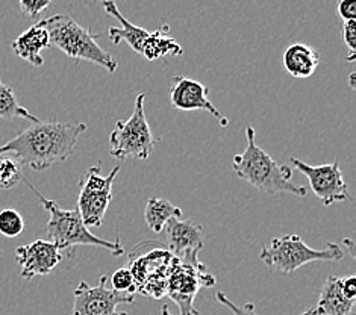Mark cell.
<instances>
[{
    "label": "cell",
    "instance_id": "cell-26",
    "mask_svg": "<svg viewBox=\"0 0 356 315\" xmlns=\"http://www.w3.org/2000/svg\"><path fill=\"white\" fill-rule=\"evenodd\" d=\"M19 2L24 14L29 15L31 19H37V17L52 3V0H19Z\"/></svg>",
    "mask_w": 356,
    "mask_h": 315
},
{
    "label": "cell",
    "instance_id": "cell-23",
    "mask_svg": "<svg viewBox=\"0 0 356 315\" xmlns=\"http://www.w3.org/2000/svg\"><path fill=\"white\" fill-rule=\"evenodd\" d=\"M113 289L122 294H135L137 293V282L129 267H122L115 270L111 276Z\"/></svg>",
    "mask_w": 356,
    "mask_h": 315
},
{
    "label": "cell",
    "instance_id": "cell-2",
    "mask_svg": "<svg viewBox=\"0 0 356 315\" xmlns=\"http://www.w3.org/2000/svg\"><path fill=\"white\" fill-rule=\"evenodd\" d=\"M232 170L241 181L266 194L290 193L307 197L308 188L293 184V170L277 164L266 150L257 144L255 129L245 127V149L232 159Z\"/></svg>",
    "mask_w": 356,
    "mask_h": 315
},
{
    "label": "cell",
    "instance_id": "cell-22",
    "mask_svg": "<svg viewBox=\"0 0 356 315\" xmlns=\"http://www.w3.org/2000/svg\"><path fill=\"white\" fill-rule=\"evenodd\" d=\"M24 231V218L19 211L6 208L0 211V234L6 238H15Z\"/></svg>",
    "mask_w": 356,
    "mask_h": 315
},
{
    "label": "cell",
    "instance_id": "cell-10",
    "mask_svg": "<svg viewBox=\"0 0 356 315\" xmlns=\"http://www.w3.org/2000/svg\"><path fill=\"white\" fill-rule=\"evenodd\" d=\"M108 277L100 276L96 286H90L87 282H81L74 289L73 315H128L117 311L118 305L135 302L132 294H122L109 289Z\"/></svg>",
    "mask_w": 356,
    "mask_h": 315
},
{
    "label": "cell",
    "instance_id": "cell-7",
    "mask_svg": "<svg viewBox=\"0 0 356 315\" xmlns=\"http://www.w3.org/2000/svg\"><path fill=\"white\" fill-rule=\"evenodd\" d=\"M120 170L122 167L117 165L108 176H104L100 173V165H92L81 179L76 209L88 229L104 225L105 214L113 200V185Z\"/></svg>",
    "mask_w": 356,
    "mask_h": 315
},
{
    "label": "cell",
    "instance_id": "cell-9",
    "mask_svg": "<svg viewBox=\"0 0 356 315\" xmlns=\"http://www.w3.org/2000/svg\"><path fill=\"white\" fill-rule=\"evenodd\" d=\"M290 163L308 179L312 193L323 203V207H330L334 203L350 199L338 158L332 164L323 165H308L294 156L290 158Z\"/></svg>",
    "mask_w": 356,
    "mask_h": 315
},
{
    "label": "cell",
    "instance_id": "cell-21",
    "mask_svg": "<svg viewBox=\"0 0 356 315\" xmlns=\"http://www.w3.org/2000/svg\"><path fill=\"white\" fill-rule=\"evenodd\" d=\"M23 181L22 164L11 158L0 156V190H11Z\"/></svg>",
    "mask_w": 356,
    "mask_h": 315
},
{
    "label": "cell",
    "instance_id": "cell-20",
    "mask_svg": "<svg viewBox=\"0 0 356 315\" xmlns=\"http://www.w3.org/2000/svg\"><path fill=\"white\" fill-rule=\"evenodd\" d=\"M0 118L3 120H13V118H24L31 123L38 122L40 118L31 114L29 111L19 104V100L15 97L14 90L2 82L0 78Z\"/></svg>",
    "mask_w": 356,
    "mask_h": 315
},
{
    "label": "cell",
    "instance_id": "cell-29",
    "mask_svg": "<svg viewBox=\"0 0 356 315\" xmlns=\"http://www.w3.org/2000/svg\"><path fill=\"white\" fill-rule=\"evenodd\" d=\"M355 76H356V73L355 72H350V74H349V85H350V88L352 90H355Z\"/></svg>",
    "mask_w": 356,
    "mask_h": 315
},
{
    "label": "cell",
    "instance_id": "cell-31",
    "mask_svg": "<svg viewBox=\"0 0 356 315\" xmlns=\"http://www.w3.org/2000/svg\"><path fill=\"white\" fill-rule=\"evenodd\" d=\"M83 2H86L87 5H92V3H96V2H99V0H83ZM100 2H102V3H104V2H106V0H100Z\"/></svg>",
    "mask_w": 356,
    "mask_h": 315
},
{
    "label": "cell",
    "instance_id": "cell-13",
    "mask_svg": "<svg viewBox=\"0 0 356 315\" xmlns=\"http://www.w3.org/2000/svg\"><path fill=\"white\" fill-rule=\"evenodd\" d=\"M163 231L167 240L168 252L177 259L197 258V253L203 249L205 232L196 221L170 218Z\"/></svg>",
    "mask_w": 356,
    "mask_h": 315
},
{
    "label": "cell",
    "instance_id": "cell-19",
    "mask_svg": "<svg viewBox=\"0 0 356 315\" xmlns=\"http://www.w3.org/2000/svg\"><path fill=\"white\" fill-rule=\"evenodd\" d=\"M182 209L163 197H150L144 209V220L152 232H163L165 223L170 218H181Z\"/></svg>",
    "mask_w": 356,
    "mask_h": 315
},
{
    "label": "cell",
    "instance_id": "cell-16",
    "mask_svg": "<svg viewBox=\"0 0 356 315\" xmlns=\"http://www.w3.org/2000/svg\"><path fill=\"white\" fill-rule=\"evenodd\" d=\"M281 61L288 74L296 79H305L316 73L320 64V55L312 46L294 42L284 50Z\"/></svg>",
    "mask_w": 356,
    "mask_h": 315
},
{
    "label": "cell",
    "instance_id": "cell-27",
    "mask_svg": "<svg viewBox=\"0 0 356 315\" xmlns=\"http://www.w3.org/2000/svg\"><path fill=\"white\" fill-rule=\"evenodd\" d=\"M338 14L344 22L356 20V0H340L338 2Z\"/></svg>",
    "mask_w": 356,
    "mask_h": 315
},
{
    "label": "cell",
    "instance_id": "cell-30",
    "mask_svg": "<svg viewBox=\"0 0 356 315\" xmlns=\"http://www.w3.org/2000/svg\"><path fill=\"white\" fill-rule=\"evenodd\" d=\"M161 315H173L170 311H168V306L163 305V308H161Z\"/></svg>",
    "mask_w": 356,
    "mask_h": 315
},
{
    "label": "cell",
    "instance_id": "cell-18",
    "mask_svg": "<svg viewBox=\"0 0 356 315\" xmlns=\"http://www.w3.org/2000/svg\"><path fill=\"white\" fill-rule=\"evenodd\" d=\"M184 54V49L179 42L175 38L168 35V26L164 24L163 28L150 32L146 42L143 46L141 55L147 59V61H158V59L164 56H179Z\"/></svg>",
    "mask_w": 356,
    "mask_h": 315
},
{
    "label": "cell",
    "instance_id": "cell-11",
    "mask_svg": "<svg viewBox=\"0 0 356 315\" xmlns=\"http://www.w3.org/2000/svg\"><path fill=\"white\" fill-rule=\"evenodd\" d=\"M15 261L20 267V276L32 280L35 276H47L63 261V252L49 240H37L15 249Z\"/></svg>",
    "mask_w": 356,
    "mask_h": 315
},
{
    "label": "cell",
    "instance_id": "cell-17",
    "mask_svg": "<svg viewBox=\"0 0 356 315\" xmlns=\"http://www.w3.org/2000/svg\"><path fill=\"white\" fill-rule=\"evenodd\" d=\"M102 5H104V10L109 17H113V19L118 20V23L122 24L120 28L111 26L108 31L109 40H111L113 45L117 46V45H120L122 41H126L134 52L141 55L143 46H144V42H146L147 37L150 35V32L144 28L135 26V24H132L129 20H126L124 17L120 14V11H118V8H117L114 0H106V2H104Z\"/></svg>",
    "mask_w": 356,
    "mask_h": 315
},
{
    "label": "cell",
    "instance_id": "cell-12",
    "mask_svg": "<svg viewBox=\"0 0 356 315\" xmlns=\"http://www.w3.org/2000/svg\"><path fill=\"white\" fill-rule=\"evenodd\" d=\"M170 102L177 111H205L216 117L222 126H227L229 120L220 114V111L209 100L207 85L185 76H175L170 85Z\"/></svg>",
    "mask_w": 356,
    "mask_h": 315
},
{
    "label": "cell",
    "instance_id": "cell-3",
    "mask_svg": "<svg viewBox=\"0 0 356 315\" xmlns=\"http://www.w3.org/2000/svg\"><path fill=\"white\" fill-rule=\"evenodd\" d=\"M23 181L28 184V186L33 193H35V195L41 202V205H43V208L49 212V221L46 226L47 238L49 241L55 243L59 247V250L67 252L69 253V257H72L74 247L95 245V247H102V249H106L108 252H111L114 257H122L124 253V247L122 245L120 238H117L115 241L102 240V238L96 236L86 226L78 209L61 208L55 200L46 199L44 195L41 194L24 176H23Z\"/></svg>",
    "mask_w": 356,
    "mask_h": 315
},
{
    "label": "cell",
    "instance_id": "cell-5",
    "mask_svg": "<svg viewBox=\"0 0 356 315\" xmlns=\"http://www.w3.org/2000/svg\"><path fill=\"white\" fill-rule=\"evenodd\" d=\"M343 258L344 252L340 244L327 243L326 249L316 250L294 234L273 238L268 245L262 247L259 253V259L268 268L279 273H294L296 270L311 262L340 261Z\"/></svg>",
    "mask_w": 356,
    "mask_h": 315
},
{
    "label": "cell",
    "instance_id": "cell-25",
    "mask_svg": "<svg viewBox=\"0 0 356 315\" xmlns=\"http://www.w3.org/2000/svg\"><path fill=\"white\" fill-rule=\"evenodd\" d=\"M341 35H343V42L346 47L349 49V56H347V61L353 63L356 59L355 50H356V20H347L343 23V29H341Z\"/></svg>",
    "mask_w": 356,
    "mask_h": 315
},
{
    "label": "cell",
    "instance_id": "cell-15",
    "mask_svg": "<svg viewBox=\"0 0 356 315\" xmlns=\"http://www.w3.org/2000/svg\"><path fill=\"white\" fill-rule=\"evenodd\" d=\"M14 54L32 64L33 67H41L44 64V59L41 56L43 50L50 47V38L46 28L38 22L29 29L24 31L17 37L11 45Z\"/></svg>",
    "mask_w": 356,
    "mask_h": 315
},
{
    "label": "cell",
    "instance_id": "cell-14",
    "mask_svg": "<svg viewBox=\"0 0 356 315\" xmlns=\"http://www.w3.org/2000/svg\"><path fill=\"white\" fill-rule=\"evenodd\" d=\"M300 315H355V300L344 297L340 277L329 276L321 286L317 305Z\"/></svg>",
    "mask_w": 356,
    "mask_h": 315
},
{
    "label": "cell",
    "instance_id": "cell-1",
    "mask_svg": "<svg viewBox=\"0 0 356 315\" xmlns=\"http://www.w3.org/2000/svg\"><path fill=\"white\" fill-rule=\"evenodd\" d=\"M86 131V123L38 120L0 146V156L10 153L22 167L26 165L33 172H44L69 159Z\"/></svg>",
    "mask_w": 356,
    "mask_h": 315
},
{
    "label": "cell",
    "instance_id": "cell-24",
    "mask_svg": "<svg viewBox=\"0 0 356 315\" xmlns=\"http://www.w3.org/2000/svg\"><path fill=\"white\" fill-rule=\"evenodd\" d=\"M216 299L218 300V303H222L223 306H226V308L231 311L234 315H259L255 309V305H253L252 302H248L244 303L241 306L235 305L231 299L226 294H223L222 291H217L216 293Z\"/></svg>",
    "mask_w": 356,
    "mask_h": 315
},
{
    "label": "cell",
    "instance_id": "cell-4",
    "mask_svg": "<svg viewBox=\"0 0 356 315\" xmlns=\"http://www.w3.org/2000/svg\"><path fill=\"white\" fill-rule=\"evenodd\" d=\"M41 24L49 33L50 46L54 45L69 58L76 61L92 63L108 73H114L118 69L117 59L97 45V33L83 28L70 15L55 14L41 20Z\"/></svg>",
    "mask_w": 356,
    "mask_h": 315
},
{
    "label": "cell",
    "instance_id": "cell-8",
    "mask_svg": "<svg viewBox=\"0 0 356 315\" xmlns=\"http://www.w3.org/2000/svg\"><path fill=\"white\" fill-rule=\"evenodd\" d=\"M173 267L167 279V294L179 306L181 315H199L194 308V297H196L200 285L213 286L216 284L214 276L208 273L200 275L205 266L196 259H177L173 257Z\"/></svg>",
    "mask_w": 356,
    "mask_h": 315
},
{
    "label": "cell",
    "instance_id": "cell-28",
    "mask_svg": "<svg viewBox=\"0 0 356 315\" xmlns=\"http://www.w3.org/2000/svg\"><path fill=\"white\" fill-rule=\"evenodd\" d=\"M340 286L346 299L356 300V276H344L340 277Z\"/></svg>",
    "mask_w": 356,
    "mask_h": 315
},
{
    "label": "cell",
    "instance_id": "cell-6",
    "mask_svg": "<svg viewBox=\"0 0 356 315\" xmlns=\"http://www.w3.org/2000/svg\"><path fill=\"white\" fill-rule=\"evenodd\" d=\"M144 99L141 92L135 97L134 113L128 120H118L109 135V153L115 159H141L146 161L154 153V134L144 113Z\"/></svg>",
    "mask_w": 356,
    "mask_h": 315
}]
</instances>
